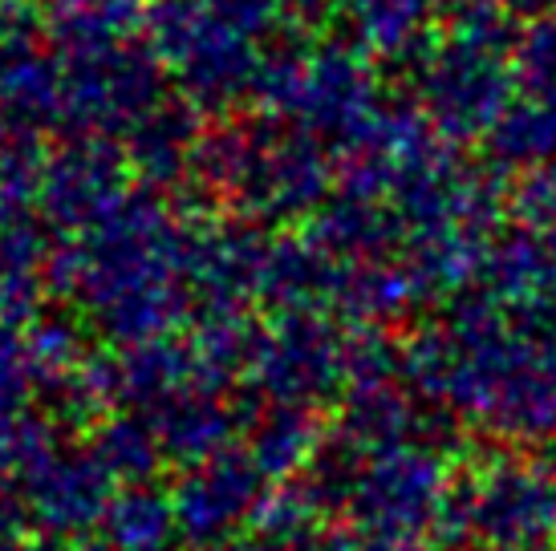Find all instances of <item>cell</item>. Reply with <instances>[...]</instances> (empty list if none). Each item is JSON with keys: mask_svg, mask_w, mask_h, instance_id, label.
Masks as SVG:
<instances>
[{"mask_svg": "<svg viewBox=\"0 0 556 551\" xmlns=\"http://www.w3.org/2000/svg\"><path fill=\"white\" fill-rule=\"evenodd\" d=\"M41 551H74V548H41Z\"/></svg>", "mask_w": 556, "mask_h": 551, "instance_id": "cell-1", "label": "cell"}]
</instances>
